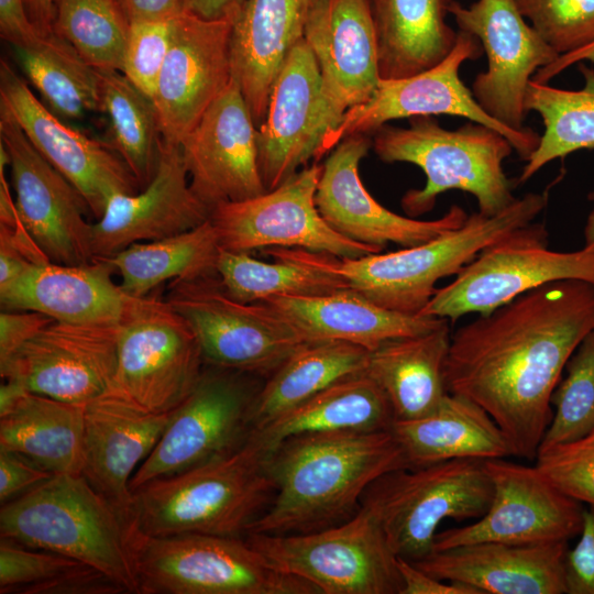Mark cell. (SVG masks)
Wrapping results in <instances>:
<instances>
[{
  "mask_svg": "<svg viewBox=\"0 0 594 594\" xmlns=\"http://www.w3.org/2000/svg\"><path fill=\"white\" fill-rule=\"evenodd\" d=\"M593 329L592 284L564 279L524 293L451 336L447 391L481 406L512 455L534 461L552 419V393Z\"/></svg>",
  "mask_w": 594,
  "mask_h": 594,
  "instance_id": "6da1fadb",
  "label": "cell"
},
{
  "mask_svg": "<svg viewBox=\"0 0 594 594\" xmlns=\"http://www.w3.org/2000/svg\"><path fill=\"white\" fill-rule=\"evenodd\" d=\"M275 494L249 532L292 535L354 516L367 487L407 463L391 430L306 433L267 451Z\"/></svg>",
  "mask_w": 594,
  "mask_h": 594,
  "instance_id": "7a4b0ae2",
  "label": "cell"
},
{
  "mask_svg": "<svg viewBox=\"0 0 594 594\" xmlns=\"http://www.w3.org/2000/svg\"><path fill=\"white\" fill-rule=\"evenodd\" d=\"M267 450L251 435L235 452L132 491L129 524L142 534L243 538L268 507L275 485Z\"/></svg>",
  "mask_w": 594,
  "mask_h": 594,
  "instance_id": "3957f363",
  "label": "cell"
},
{
  "mask_svg": "<svg viewBox=\"0 0 594 594\" xmlns=\"http://www.w3.org/2000/svg\"><path fill=\"white\" fill-rule=\"evenodd\" d=\"M548 193H528L495 216H468L464 223L415 246L356 258L294 249L304 260L344 278L350 289L404 314H419L439 279L459 274L485 248L532 221L544 210Z\"/></svg>",
  "mask_w": 594,
  "mask_h": 594,
  "instance_id": "277c9868",
  "label": "cell"
},
{
  "mask_svg": "<svg viewBox=\"0 0 594 594\" xmlns=\"http://www.w3.org/2000/svg\"><path fill=\"white\" fill-rule=\"evenodd\" d=\"M431 117H413L408 128L385 124L373 132L372 147L383 162L410 163L426 175L422 188L402 198L407 216L429 212L437 197L452 189L474 196L484 216H495L515 202L513 183L503 167L514 150L512 143L481 123L470 121L447 130Z\"/></svg>",
  "mask_w": 594,
  "mask_h": 594,
  "instance_id": "5b68a950",
  "label": "cell"
},
{
  "mask_svg": "<svg viewBox=\"0 0 594 594\" xmlns=\"http://www.w3.org/2000/svg\"><path fill=\"white\" fill-rule=\"evenodd\" d=\"M128 527L81 474H55L0 510L1 538L92 566L138 594Z\"/></svg>",
  "mask_w": 594,
  "mask_h": 594,
  "instance_id": "8992f818",
  "label": "cell"
},
{
  "mask_svg": "<svg viewBox=\"0 0 594 594\" xmlns=\"http://www.w3.org/2000/svg\"><path fill=\"white\" fill-rule=\"evenodd\" d=\"M138 594H320L276 569L245 537H154L129 524Z\"/></svg>",
  "mask_w": 594,
  "mask_h": 594,
  "instance_id": "52a82bcc",
  "label": "cell"
},
{
  "mask_svg": "<svg viewBox=\"0 0 594 594\" xmlns=\"http://www.w3.org/2000/svg\"><path fill=\"white\" fill-rule=\"evenodd\" d=\"M492 495L484 460L457 459L389 471L367 487L361 505L376 518L394 553L414 562L433 551L442 521L479 519Z\"/></svg>",
  "mask_w": 594,
  "mask_h": 594,
  "instance_id": "ba28073f",
  "label": "cell"
},
{
  "mask_svg": "<svg viewBox=\"0 0 594 594\" xmlns=\"http://www.w3.org/2000/svg\"><path fill=\"white\" fill-rule=\"evenodd\" d=\"M249 543L279 571L316 586L320 594H400L397 556L373 514L361 505L350 519L320 530L250 532Z\"/></svg>",
  "mask_w": 594,
  "mask_h": 594,
  "instance_id": "9c48e42d",
  "label": "cell"
},
{
  "mask_svg": "<svg viewBox=\"0 0 594 594\" xmlns=\"http://www.w3.org/2000/svg\"><path fill=\"white\" fill-rule=\"evenodd\" d=\"M564 279L594 286V250H550L546 226L532 221L485 248L419 314L452 322L471 312L488 315L524 293Z\"/></svg>",
  "mask_w": 594,
  "mask_h": 594,
  "instance_id": "30bf717a",
  "label": "cell"
},
{
  "mask_svg": "<svg viewBox=\"0 0 594 594\" xmlns=\"http://www.w3.org/2000/svg\"><path fill=\"white\" fill-rule=\"evenodd\" d=\"M164 299L188 322L209 365L270 375L307 343L266 304L232 297L218 275L173 280Z\"/></svg>",
  "mask_w": 594,
  "mask_h": 594,
  "instance_id": "8fae6325",
  "label": "cell"
},
{
  "mask_svg": "<svg viewBox=\"0 0 594 594\" xmlns=\"http://www.w3.org/2000/svg\"><path fill=\"white\" fill-rule=\"evenodd\" d=\"M256 375L206 364L199 381L170 419L153 451L130 481L131 493L147 482L229 455L252 432Z\"/></svg>",
  "mask_w": 594,
  "mask_h": 594,
  "instance_id": "7c38bea8",
  "label": "cell"
},
{
  "mask_svg": "<svg viewBox=\"0 0 594 594\" xmlns=\"http://www.w3.org/2000/svg\"><path fill=\"white\" fill-rule=\"evenodd\" d=\"M481 54L480 41L458 31L453 50L438 65L410 77L381 79L372 96L349 109L340 123L324 135L318 161L352 134L373 133L392 120L437 114L462 117L498 131L512 143L520 160L527 161L537 148L540 135L530 128L514 130L495 120L460 78L461 65Z\"/></svg>",
  "mask_w": 594,
  "mask_h": 594,
  "instance_id": "4fadbf2b",
  "label": "cell"
},
{
  "mask_svg": "<svg viewBox=\"0 0 594 594\" xmlns=\"http://www.w3.org/2000/svg\"><path fill=\"white\" fill-rule=\"evenodd\" d=\"M321 167L314 162L272 190L216 206L209 219L220 249L241 253L300 249L340 258L382 252L341 235L321 217L315 201Z\"/></svg>",
  "mask_w": 594,
  "mask_h": 594,
  "instance_id": "5bb4252c",
  "label": "cell"
},
{
  "mask_svg": "<svg viewBox=\"0 0 594 594\" xmlns=\"http://www.w3.org/2000/svg\"><path fill=\"white\" fill-rule=\"evenodd\" d=\"M206 363L198 340L166 300L146 296L121 323L112 389L155 414L190 394Z\"/></svg>",
  "mask_w": 594,
  "mask_h": 594,
  "instance_id": "9a60e30c",
  "label": "cell"
},
{
  "mask_svg": "<svg viewBox=\"0 0 594 594\" xmlns=\"http://www.w3.org/2000/svg\"><path fill=\"white\" fill-rule=\"evenodd\" d=\"M484 465L493 486L488 509L472 524L438 532L433 551L475 542H568L580 534L582 503L562 493L536 465L506 458L484 460Z\"/></svg>",
  "mask_w": 594,
  "mask_h": 594,
  "instance_id": "2e32d148",
  "label": "cell"
},
{
  "mask_svg": "<svg viewBox=\"0 0 594 594\" xmlns=\"http://www.w3.org/2000/svg\"><path fill=\"white\" fill-rule=\"evenodd\" d=\"M459 31L475 36L487 57L472 92L481 107L504 125L521 130L527 114L525 98L535 74L559 54L534 30L514 0H476L469 7L448 6Z\"/></svg>",
  "mask_w": 594,
  "mask_h": 594,
  "instance_id": "e0dca14e",
  "label": "cell"
},
{
  "mask_svg": "<svg viewBox=\"0 0 594 594\" xmlns=\"http://www.w3.org/2000/svg\"><path fill=\"white\" fill-rule=\"evenodd\" d=\"M121 323L52 321L0 362L2 380L58 400L86 405L109 392Z\"/></svg>",
  "mask_w": 594,
  "mask_h": 594,
  "instance_id": "ac0fdd59",
  "label": "cell"
},
{
  "mask_svg": "<svg viewBox=\"0 0 594 594\" xmlns=\"http://www.w3.org/2000/svg\"><path fill=\"white\" fill-rule=\"evenodd\" d=\"M0 142L9 155L18 213L37 246L54 263L94 261L92 223L86 219L90 212L86 200L1 107Z\"/></svg>",
  "mask_w": 594,
  "mask_h": 594,
  "instance_id": "d6986e66",
  "label": "cell"
},
{
  "mask_svg": "<svg viewBox=\"0 0 594 594\" xmlns=\"http://www.w3.org/2000/svg\"><path fill=\"white\" fill-rule=\"evenodd\" d=\"M0 107L6 109L33 146L80 193L95 220L117 194L141 189L109 143L67 125L32 92L8 61H0Z\"/></svg>",
  "mask_w": 594,
  "mask_h": 594,
  "instance_id": "ffe728a7",
  "label": "cell"
},
{
  "mask_svg": "<svg viewBox=\"0 0 594 594\" xmlns=\"http://www.w3.org/2000/svg\"><path fill=\"white\" fill-rule=\"evenodd\" d=\"M371 147L367 134H352L334 146L321 164L315 201L334 231L384 250L388 243L403 248L422 244L464 223L468 213L455 205L433 220L400 216L382 206L364 187L359 170Z\"/></svg>",
  "mask_w": 594,
  "mask_h": 594,
  "instance_id": "44dd1931",
  "label": "cell"
},
{
  "mask_svg": "<svg viewBox=\"0 0 594 594\" xmlns=\"http://www.w3.org/2000/svg\"><path fill=\"white\" fill-rule=\"evenodd\" d=\"M232 23L184 10L172 19L170 45L152 98L164 141L180 144L230 84Z\"/></svg>",
  "mask_w": 594,
  "mask_h": 594,
  "instance_id": "7402d4cb",
  "label": "cell"
},
{
  "mask_svg": "<svg viewBox=\"0 0 594 594\" xmlns=\"http://www.w3.org/2000/svg\"><path fill=\"white\" fill-rule=\"evenodd\" d=\"M179 146L190 187L210 210L267 191L258 167L257 128L233 79Z\"/></svg>",
  "mask_w": 594,
  "mask_h": 594,
  "instance_id": "603a6c76",
  "label": "cell"
},
{
  "mask_svg": "<svg viewBox=\"0 0 594 594\" xmlns=\"http://www.w3.org/2000/svg\"><path fill=\"white\" fill-rule=\"evenodd\" d=\"M328 130L320 70L302 38L285 58L257 128L258 167L265 189L276 188L309 161L318 162Z\"/></svg>",
  "mask_w": 594,
  "mask_h": 594,
  "instance_id": "cb8c5ba5",
  "label": "cell"
},
{
  "mask_svg": "<svg viewBox=\"0 0 594 594\" xmlns=\"http://www.w3.org/2000/svg\"><path fill=\"white\" fill-rule=\"evenodd\" d=\"M210 212L190 187L179 144L162 139L151 182L134 194L112 196L92 222L94 257H110L131 244L188 231L208 220Z\"/></svg>",
  "mask_w": 594,
  "mask_h": 594,
  "instance_id": "d4e9b609",
  "label": "cell"
},
{
  "mask_svg": "<svg viewBox=\"0 0 594 594\" xmlns=\"http://www.w3.org/2000/svg\"><path fill=\"white\" fill-rule=\"evenodd\" d=\"M304 38L320 70L330 132L381 81L370 0H323L312 12Z\"/></svg>",
  "mask_w": 594,
  "mask_h": 594,
  "instance_id": "484cf974",
  "label": "cell"
},
{
  "mask_svg": "<svg viewBox=\"0 0 594 594\" xmlns=\"http://www.w3.org/2000/svg\"><path fill=\"white\" fill-rule=\"evenodd\" d=\"M172 413L145 410L112 388L85 405L80 474L128 522L130 481L155 448Z\"/></svg>",
  "mask_w": 594,
  "mask_h": 594,
  "instance_id": "4316f807",
  "label": "cell"
},
{
  "mask_svg": "<svg viewBox=\"0 0 594 594\" xmlns=\"http://www.w3.org/2000/svg\"><path fill=\"white\" fill-rule=\"evenodd\" d=\"M113 274L102 258L85 264L44 262L0 292V304L2 309L34 310L55 321L120 324L145 297L125 293Z\"/></svg>",
  "mask_w": 594,
  "mask_h": 594,
  "instance_id": "83f0119b",
  "label": "cell"
},
{
  "mask_svg": "<svg viewBox=\"0 0 594 594\" xmlns=\"http://www.w3.org/2000/svg\"><path fill=\"white\" fill-rule=\"evenodd\" d=\"M568 542H475L414 561L430 575L466 584L480 594H565Z\"/></svg>",
  "mask_w": 594,
  "mask_h": 594,
  "instance_id": "f1b7e54d",
  "label": "cell"
},
{
  "mask_svg": "<svg viewBox=\"0 0 594 594\" xmlns=\"http://www.w3.org/2000/svg\"><path fill=\"white\" fill-rule=\"evenodd\" d=\"M323 0H246L232 23L230 58L238 84L258 128L273 84L306 25Z\"/></svg>",
  "mask_w": 594,
  "mask_h": 594,
  "instance_id": "f546056e",
  "label": "cell"
},
{
  "mask_svg": "<svg viewBox=\"0 0 594 594\" xmlns=\"http://www.w3.org/2000/svg\"><path fill=\"white\" fill-rule=\"evenodd\" d=\"M279 314L307 342L342 341L373 351L405 337L432 331L446 318L384 308L352 289L310 297L262 301Z\"/></svg>",
  "mask_w": 594,
  "mask_h": 594,
  "instance_id": "4dcf8cb0",
  "label": "cell"
},
{
  "mask_svg": "<svg viewBox=\"0 0 594 594\" xmlns=\"http://www.w3.org/2000/svg\"><path fill=\"white\" fill-rule=\"evenodd\" d=\"M407 468L457 459H498L510 454L508 442L493 418L471 399L448 393L432 413L395 420L391 428Z\"/></svg>",
  "mask_w": 594,
  "mask_h": 594,
  "instance_id": "1f68e13d",
  "label": "cell"
},
{
  "mask_svg": "<svg viewBox=\"0 0 594 594\" xmlns=\"http://www.w3.org/2000/svg\"><path fill=\"white\" fill-rule=\"evenodd\" d=\"M450 342L447 321L432 331L395 339L369 352L364 374L384 392L395 420L424 417L447 396L443 369Z\"/></svg>",
  "mask_w": 594,
  "mask_h": 594,
  "instance_id": "d6a6232c",
  "label": "cell"
},
{
  "mask_svg": "<svg viewBox=\"0 0 594 594\" xmlns=\"http://www.w3.org/2000/svg\"><path fill=\"white\" fill-rule=\"evenodd\" d=\"M453 0H370L381 79L425 72L453 50L458 31L446 22Z\"/></svg>",
  "mask_w": 594,
  "mask_h": 594,
  "instance_id": "836d02e7",
  "label": "cell"
},
{
  "mask_svg": "<svg viewBox=\"0 0 594 594\" xmlns=\"http://www.w3.org/2000/svg\"><path fill=\"white\" fill-rule=\"evenodd\" d=\"M394 421L386 395L363 373L327 387L251 436L270 451L299 435L391 430Z\"/></svg>",
  "mask_w": 594,
  "mask_h": 594,
  "instance_id": "e575fe53",
  "label": "cell"
},
{
  "mask_svg": "<svg viewBox=\"0 0 594 594\" xmlns=\"http://www.w3.org/2000/svg\"><path fill=\"white\" fill-rule=\"evenodd\" d=\"M85 405L26 392L0 416V449L54 474H80Z\"/></svg>",
  "mask_w": 594,
  "mask_h": 594,
  "instance_id": "d590c367",
  "label": "cell"
},
{
  "mask_svg": "<svg viewBox=\"0 0 594 594\" xmlns=\"http://www.w3.org/2000/svg\"><path fill=\"white\" fill-rule=\"evenodd\" d=\"M369 352L342 341L304 344L261 385L252 407V430L266 426L327 387L363 374Z\"/></svg>",
  "mask_w": 594,
  "mask_h": 594,
  "instance_id": "8d00e7d4",
  "label": "cell"
},
{
  "mask_svg": "<svg viewBox=\"0 0 594 594\" xmlns=\"http://www.w3.org/2000/svg\"><path fill=\"white\" fill-rule=\"evenodd\" d=\"M219 252L217 234L208 219L188 231L134 243L102 260L120 277L125 293L142 298L166 282L217 275Z\"/></svg>",
  "mask_w": 594,
  "mask_h": 594,
  "instance_id": "74e56055",
  "label": "cell"
},
{
  "mask_svg": "<svg viewBox=\"0 0 594 594\" xmlns=\"http://www.w3.org/2000/svg\"><path fill=\"white\" fill-rule=\"evenodd\" d=\"M11 50L25 80L61 119L81 120L101 112L98 70L54 32Z\"/></svg>",
  "mask_w": 594,
  "mask_h": 594,
  "instance_id": "f35d334b",
  "label": "cell"
},
{
  "mask_svg": "<svg viewBox=\"0 0 594 594\" xmlns=\"http://www.w3.org/2000/svg\"><path fill=\"white\" fill-rule=\"evenodd\" d=\"M264 251L274 262L220 249L217 275L235 299L262 302L275 297H310L350 289L340 275L304 260L293 249Z\"/></svg>",
  "mask_w": 594,
  "mask_h": 594,
  "instance_id": "ab89813d",
  "label": "cell"
},
{
  "mask_svg": "<svg viewBox=\"0 0 594 594\" xmlns=\"http://www.w3.org/2000/svg\"><path fill=\"white\" fill-rule=\"evenodd\" d=\"M579 70L584 86L578 90L529 81L525 109L539 113L544 131L526 161L518 183L527 182L553 160L579 150L594 148V68L581 64Z\"/></svg>",
  "mask_w": 594,
  "mask_h": 594,
  "instance_id": "60d3db41",
  "label": "cell"
},
{
  "mask_svg": "<svg viewBox=\"0 0 594 594\" xmlns=\"http://www.w3.org/2000/svg\"><path fill=\"white\" fill-rule=\"evenodd\" d=\"M98 74L101 112L110 120L109 144L143 188L153 178L160 155L162 134L156 108L121 72Z\"/></svg>",
  "mask_w": 594,
  "mask_h": 594,
  "instance_id": "b9f144b4",
  "label": "cell"
},
{
  "mask_svg": "<svg viewBox=\"0 0 594 594\" xmlns=\"http://www.w3.org/2000/svg\"><path fill=\"white\" fill-rule=\"evenodd\" d=\"M129 25L117 0H54L53 32L98 70H122Z\"/></svg>",
  "mask_w": 594,
  "mask_h": 594,
  "instance_id": "7bdbcfd3",
  "label": "cell"
},
{
  "mask_svg": "<svg viewBox=\"0 0 594 594\" xmlns=\"http://www.w3.org/2000/svg\"><path fill=\"white\" fill-rule=\"evenodd\" d=\"M551 396L552 419L539 450L576 440L594 429V329L578 345Z\"/></svg>",
  "mask_w": 594,
  "mask_h": 594,
  "instance_id": "ee69618b",
  "label": "cell"
},
{
  "mask_svg": "<svg viewBox=\"0 0 594 594\" xmlns=\"http://www.w3.org/2000/svg\"><path fill=\"white\" fill-rule=\"evenodd\" d=\"M522 16L559 56L594 42V0H514Z\"/></svg>",
  "mask_w": 594,
  "mask_h": 594,
  "instance_id": "f6af8a7d",
  "label": "cell"
},
{
  "mask_svg": "<svg viewBox=\"0 0 594 594\" xmlns=\"http://www.w3.org/2000/svg\"><path fill=\"white\" fill-rule=\"evenodd\" d=\"M535 461L562 493L594 506V429L576 440L539 450Z\"/></svg>",
  "mask_w": 594,
  "mask_h": 594,
  "instance_id": "bcb514c9",
  "label": "cell"
},
{
  "mask_svg": "<svg viewBox=\"0 0 594 594\" xmlns=\"http://www.w3.org/2000/svg\"><path fill=\"white\" fill-rule=\"evenodd\" d=\"M173 18L140 20L129 25L121 73L151 99L169 50Z\"/></svg>",
  "mask_w": 594,
  "mask_h": 594,
  "instance_id": "7dc6e473",
  "label": "cell"
},
{
  "mask_svg": "<svg viewBox=\"0 0 594 594\" xmlns=\"http://www.w3.org/2000/svg\"><path fill=\"white\" fill-rule=\"evenodd\" d=\"M77 564L67 557L0 538V593L23 594Z\"/></svg>",
  "mask_w": 594,
  "mask_h": 594,
  "instance_id": "c3c4849f",
  "label": "cell"
},
{
  "mask_svg": "<svg viewBox=\"0 0 594 594\" xmlns=\"http://www.w3.org/2000/svg\"><path fill=\"white\" fill-rule=\"evenodd\" d=\"M579 536L564 558L565 594H594V506L584 508Z\"/></svg>",
  "mask_w": 594,
  "mask_h": 594,
  "instance_id": "681fc988",
  "label": "cell"
},
{
  "mask_svg": "<svg viewBox=\"0 0 594 594\" xmlns=\"http://www.w3.org/2000/svg\"><path fill=\"white\" fill-rule=\"evenodd\" d=\"M127 588L103 572L79 563L23 594H122Z\"/></svg>",
  "mask_w": 594,
  "mask_h": 594,
  "instance_id": "f907efd6",
  "label": "cell"
},
{
  "mask_svg": "<svg viewBox=\"0 0 594 594\" xmlns=\"http://www.w3.org/2000/svg\"><path fill=\"white\" fill-rule=\"evenodd\" d=\"M54 473L38 466L23 455L0 449V503L21 496L50 480Z\"/></svg>",
  "mask_w": 594,
  "mask_h": 594,
  "instance_id": "816d5d0a",
  "label": "cell"
},
{
  "mask_svg": "<svg viewBox=\"0 0 594 594\" xmlns=\"http://www.w3.org/2000/svg\"><path fill=\"white\" fill-rule=\"evenodd\" d=\"M54 319L34 310L0 312V362L7 360Z\"/></svg>",
  "mask_w": 594,
  "mask_h": 594,
  "instance_id": "f5cc1de1",
  "label": "cell"
},
{
  "mask_svg": "<svg viewBox=\"0 0 594 594\" xmlns=\"http://www.w3.org/2000/svg\"><path fill=\"white\" fill-rule=\"evenodd\" d=\"M397 565L402 579L400 594H480L466 584L435 578L404 558L397 557Z\"/></svg>",
  "mask_w": 594,
  "mask_h": 594,
  "instance_id": "db71d44e",
  "label": "cell"
},
{
  "mask_svg": "<svg viewBox=\"0 0 594 594\" xmlns=\"http://www.w3.org/2000/svg\"><path fill=\"white\" fill-rule=\"evenodd\" d=\"M0 34L10 46L32 43L42 35L32 23L24 0H0Z\"/></svg>",
  "mask_w": 594,
  "mask_h": 594,
  "instance_id": "11a10c76",
  "label": "cell"
},
{
  "mask_svg": "<svg viewBox=\"0 0 594 594\" xmlns=\"http://www.w3.org/2000/svg\"><path fill=\"white\" fill-rule=\"evenodd\" d=\"M129 23L169 19L183 11L182 0H117Z\"/></svg>",
  "mask_w": 594,
  "mask_h": 594,
  "instance_id": "9f6ffc18",
  "label": "cell"
},
{
  "mask_svg": "<svg viewBox=\"0 0 594 594\" xmlns=\"http://www.w3.org/2000/svg\"><path fill=\"white\" fill-rule=\"evenodd\" d=\"M246 0H182L183 10L205 20H233Z\"/></svg>",
  "mask_w": 594,
  "mask_h": 594,
  "instance_id": "6f0895ef",
  "label": "cell"
},
{
  "mask_svg": "<svg viewBox=\"0 0 594 594\" xmlns=\"http://www.w3.org/2000/svg\"><path fill=\"white\" fill-rule=\"evenodd\" d=\"M582 61H588L594 65V42L570 54L560 55L550 65L539 69L532 77L534 81L547 84L562 70Z\"/></svg>",
  "mask_w": 594,
  "mask_h": 594,
  "instance_id": "680465c9",
  "label": "cell"
},
{
  "mask_svg": "<svg viewBox=\"0 0 594 594\" xmlns=\"http://www.w3.org/2000/svg\"><path fill=\"white\" fill-rule=\"evenodd\" d=\"M29 16L42 34L53 32L54 0H24Z\"/></svg>",
  "mask_w": 594,
  "mask_h": 594,
  "instance_id": "91938a15",
  "label": "cell"
},
{
  "mask_svg": "<svg viewBox=\"0 0 594 594\" xmlns=\"http://www.w3.org/2000/svg\"><path fill=\"white\" fill-rule=\"evenodd\" d=\"M26 392L29 391L19 383L11 380H2L0 386V416L11 410Z\"/></svg>",
  "mask_w": 594,
  "mask_h": 594,
  "instance_id": "94428289",
  "label": "cell"
},
{
  "mask_svg": "<svg viewBox=\"0 0 594 594\" xmlns=\"http://www.w3.org/2000/svg\"><path fill=\"white\" fill-rule=\"evenodd\" d=\"M584 240L586 248L594 250V207L588 213L584 227Z\"/></svg>",
  "mask_w": 594,
  "mask_h": 594,
  "instance_id": "6125c7cd",
  "label": "cell"
},
{
  "mask_svg": "<svg viewBox=\"0 0 594 594\" xmlns=\"http://www.w3.org/2000/svg\"><path fill=\"white\" fill-rule=\"evenodd\" d=\"M587 199H588L590 201H593V202H594V187H593V189L588 193Z\"/></svg>",
  "mask_w": 594,
  "mask_h": 594,
  "instance_id": "be15d7a7",
  "label": "cell"
}]
</instances>
